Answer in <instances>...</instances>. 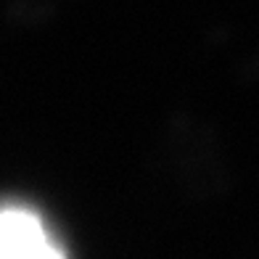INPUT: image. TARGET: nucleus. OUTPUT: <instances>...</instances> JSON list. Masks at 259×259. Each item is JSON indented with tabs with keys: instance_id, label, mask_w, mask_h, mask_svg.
<instances>
[{
	"instance_id": "1",
	"label": "nucleus",
	"mask_w": 259,
	"mask_h": 259,
	"mask_svg": "<svg viewBox=\"0 0 259 259\" xmlns=\"http://www.w3.org/2000/svg\"><path fill=\"white\" fill-rule=\"evenodd\" d=\"M0 259H66L37 211L8 204L0 217Z\"/></svg>"
}]
</instances>
